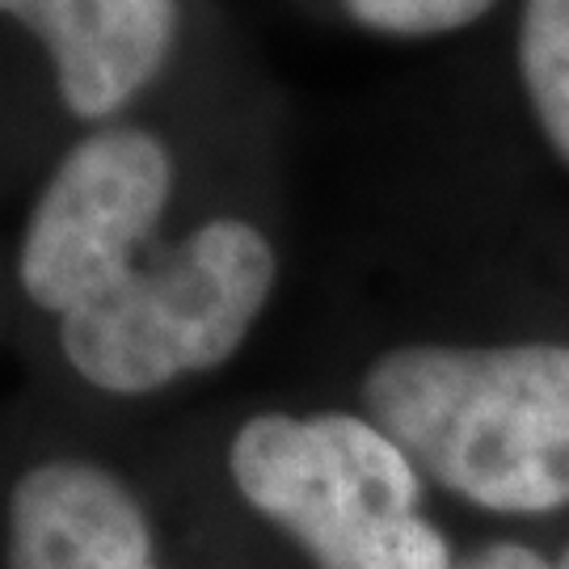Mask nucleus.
<instances>
[{
	"mask_svg": "<svg viewBox=\"0 0 569 569\" xmlns=\"http://www.w3.org/2000/svg\"><path fill=\"white\" fill-rule=\"evenodd\" d=\"M363 409L422 477L472 507H569V346H397L367 367Z\"/></svg>",
	"mask_w": 569,
	"mask_h": 569,
	"instance_id": "f257e3e1",
	"label": "nucleus"
},
{
	"mask_svg": "<svg viewBox=\"0 0 569 569\" xmlns=\"http://www.w3.org/2000/svg\"><path fill=\"white\" fill-rule=\"evenodd\" d=\"M274 279L279 258L262 228L220 216L68 312L60 346L93 388L143 397L228 363L258 326Z\"/></svg>",
	"mask_w": 569,
	"mask_h": 569,
	"instance_id": "7ed1b4c3",
	"label": "nucleus"
},
{
	"mask_svg": "<svg viewBox=\"0 0 569 569\" xmlns=\"http://www.w3.org/2000/svg\"><path fill=\"white\" fill-rule=\"evenodd\" d=\"M346 18L388 39H443L498 9V0H342Z\"/></svg>",
	"mask_w": 569,
	"mask_h": 569,
	"instance_id": "6e6552de",
	"label": "nucleus"
},
{
	"mask_svg": "<svg viewBox=\"0 0 569 569\" xmlns=\"http://www.w3.org/2000/svg\"><path fill=\"white\" fill-rule=\"evenodd\" d=\"M0 13L47 47L63 106L84 122L157 81L178 39V0H0Z\"/></svg>",
	"mask_w": 569,
	"mask_h": 569,
	"instance_id": "39448f33",
	"label": "nucleus"
},
{
	"mask_svg": "<svg viewBox=\"0 0 569 569\" xmlns=\"http://www.w3.org/2000/svg\"><path fill=\"white\" fill-rule=\"evenodd\" d=\"M456 569H569V545L561 557H545V552L528 549V545L498 540V545L468 552L465 561H456Z\"/></svg>",
	"mask_w": 569,
	"mask_h": 569,
	"instance_id": "1a4fd4ad",
	"label": "nucleus"
},
{
	"mask_svg": "<svg viewBox=\"0 0 569 569\" xmlns=\"http://www.w3.org/2000/svg\"><path fill=\"white\" fill-rule=\"evenodd\" d=\"M228 472L317 569H456L422 515V472L367 418L258 413L237 430Z\"/></svg>",
	"mask_w": 569,
	"mask_h": 569,
	"instance_id": "f03ea898",
	"label": "nucleus"
},
{
	"mask_svg": "<svg viewBox=\"0 0 569 569\" xmlns=\"http://www.w3.org/2000/svg\"><path fill=\"white\" fill-rule=\"evenodd\" d=\"M173 161L143 127H102L60 161L21 237V291L51 317L93 305L161 224Z\"/></svg>",
	"mask_w": 569,
	"mask_h": 569,
	"instance_id": "20e7f679",
	"label": "nucleus"
},
{
	"mask_svg": "<svg viewBox=\"0 0 569 569\" xmlns=\"http://www.w3.org/2000/svg\"><path fill=\"white\" fill-rule=\"evenodd\" d=\"M9 569H161L140 498L89 460H47L9 498Z\"/></svg>",
	"mask_w": 569,
	"mask_h": 569,
	"instance_id": "423d86ee",
	"label": "nucleus"
},
{
	"mask_svg": "<svg viewBox=\"0 0 569 569\" xmlns=\"http://www.w3.org/2000/svg\"><path fill=\"white\" fill-rule=\"evenodd\" d=\"M515 77L540 140L569 169V0H519Z\"/></svg>",
	"mask_w": 569,
	"mask_h": 569,
	"instance_id": "0eeeda50",
	"label": "nucleus"
}]
</instances>
